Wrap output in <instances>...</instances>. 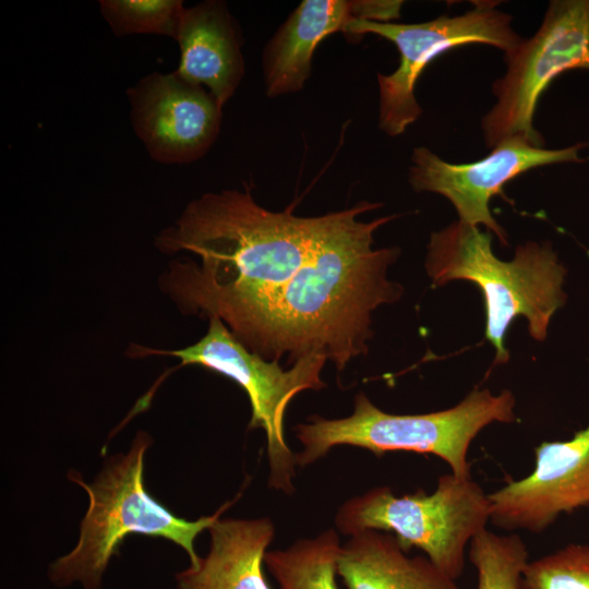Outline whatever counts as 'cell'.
Instances as JSON below:
<instances>
[{
  "label": "cell",
  "instance_id": "11",
  "mask_svg": "<svg viewBox=\"0 0 589 589\" xmlns=\"http://www.w3.org/2000/svg\"><path fill=\"white\" fill-rule=\"evenodd\" d=\"M127 95L133 129L157 163L195 161L219 134L224 106L202 85L176 72L151 73Z\"/></svg>",
  "mask_w": 589,
  "mask_h": 589
},
{
  "label": "cell",
  "instance_id": "2",
  "mask_svg": "<svg viewBox=\"0 0 589 589\" xmlns=\"http://www.w3.org/2000/svg\"><path fill=\"white\" fill-rule=\"evenodd\" d=\"M293 208L268 211L248 187L192 201L157 238L164 252L188 251L200 259L170 265L164 277L168 292L184 311L231 328L300 271L337 217V212L301 217Z\"/></svg>",
  "mask_w": 589,
  "mask_h": 589
},
{
  "label": "cell",
  "instance_id": "19",
  "mask_svg": "<svg viewBox=\"0 0 589 589\" xmlns=\"http://www.w3.org/2000/svg\"><path fill=\"white\" fill-rule=\"evenodd\" d=\"M99 9L117 36L154 34L176 39L185 7L181 0H101Z\"/></svg>",
  "mask_w": 589,
  "mask_h": 589
},
{
  "label": "cell",
  "instance_id": "17",
  "mask_svg": "<svg viewBox=\"0 0 589 589\" xmlns=\"http://www.w3.org/2000/svg\"><path fill=\"white\" fill-rule=\"evenodd\" d=\"M338 533L326 530L312 539H301L285 550L267 551L264 564L279 589H338Z\"/></svg>",
  "mask_w": 589,
  "mask_h": 589
},
{
  "label": "cell",
  "instance_id": "1",
  "mask_svg": "<svg viewBox=\"0 0 589 589\" xmlns=\"http://www.w3.org/2000/svg\"><path fill=\"white\" fill-rule=\"evenodd\" d=\"M378 203L359 202L337 212L336 220L312 257L283 287L252 308L231 333L252 352L277 361L308 356L329 359L342 370L366 351L371 315L394 303L402 287L387 279L398 248L373 249V235L397 215L359 220Z\"/></svg>",
  "mask_w": 589,
  "mask_h": 589
},
{
  "label": "cell",
  "instance_id": "13",
  "mask_svg": "<svg viewBox=\"0 0 589 589\" xmlns=\"http://www.w3.org/2000/svg\"><path fill=\"white\" fill-rule=\"evenodd\" d=\"M402 1L303 0L280 25L263 52L268 97L301 91L311 75L312 59L322 40L345 32L353 21L393 22Z\"/></svg>",
  "mask_w": 589,
  "mask_h": 589
},
{
  "label": "cell",
  "instance_id": "20",
  "mask_svg": "<svg viewBox=\"0 0 589 589\" xmlns=\"http://www.w3.org/2000/svg\"><path fill=\"white\" fill-rule=\"evenodd\" d=\"M520 589H589V545L569 544L528 562Z\"/></svg>",
  "mask_w": 589,
  "mask_h": 589
},
{
  "label": "cell",
  "instance_id": "15",
  "mask_svg": "<svg viewBox=\"0 0 589 589\" xmlns=\"http://www.w3.org/2000/svg\"><path fill=\"white\" fill-rule=\"evenodd\" d=\"M208 530V554L176 576L178 589H271L263 573L275 534L268 518H218Z\"/></svg>",
  "mask_w": 589,
  "mask_h": 589
},
{
  "label": "cell",
  "instance_id": "16",
  "mask_svg": "<svg viewBox=\"0 0 589 589\" xmlns=\"http://www.w3.org/2000/svg\"><path fill=\"white\" fill-rule=\"evenodd\" d=\"M337 575L347 589H458L428 557H410L388 532L363 530L340 548Z\"/></svg>",
  "mask_w": 589,
  "mask_h": 589
},
{
  "label": "cell",
  "instance_id": "14",
  "mask_svg": "<svg viewBox=\"0 0 589 589\" xmlns=\"http://www.w3.org/2000/svg\"><path fill=\"white\" fill-rule=\"evenodd\" d=\"M241 39L226 2L207 0L185 8L176 37L180 62L175 72L206 86L224 106L244 75Z\"/></svg>",
  "mask_w": 589,
  "mask_h": 589
},
{
  "label": "cell",
  "instance_id": "9",
  "mask_svg": "<svg viewBox=\"0 0 589 589\" xmlns=\"http://www.w3.org/2000/svg\"><path fill=\"white\" fill-rule=\"evenodd\" d=\"M506 73L493 84L496 103L482 119L488 147L522 136L543 147L533 127L538 100L550 83L573 69L589 70V0H553L540 28L505 55Z\"/></svg>",
  "mask_w": 589,
  "mask_h": 589
},
{
  "label": "cell",
  "instance_id": "4",
  "mask_svg": "<svg viewBox=\"0 0 589 589\" xmlns=\"http://www.w3.org/2000/svg\"><path fill=\"white\" fill-rule=\"evenodd\" d=\"M515 404L514 395L507 389L493 395L489 389L476 388L458 405L445 410L393 414L359 393L349 417H311L309 422L294 428L303 445L294 455L296 464H313L334 446L350 445L377 456L396 450L432 454L446 461L454 476L468 479L471 476L467 455L472 440L493 422H514Z\"/></svg>",
  "mask_w": 589,
  "mask_h": 589
},
{
  "label": "cell",
  "instance_id": "5",
  "mask_svg": "<svg viewBox=\"0 0 589 589\" xmlns=\"http://www.w3.org/2000/svg\"><path fill=\"white\" fill-rule=\"evenodd\" d=\"M149 445L140 434L131 449L112 460L91 484L77 478L88 494L89 504L82 520L77 544L49 567V579L57 586L74 581L84 589H100L101 577L122 540L131 533L163 537L180 545L196 565L195 538L208 529L229 505L197 520L175 516L155 501L144 485V456Z\"/></svg>",
  "mask_w": 589,
  "mask_h": 589
},
{
  "label": "cell",
  "instance_id": "8",
  "mask_svg": "<svg viewBox=\"0 0 589 589\" xmlns=\"http://www.w3.org/2000/svg\"><path fill=\"white\" fill-rule=\"evenodd\" d=\"M460 15L402 24L353 21L344 32L348 40L374 34L392 41L399 52V64L390 74H377L378 127L389 136L402 134L420 117L422 109L414 86L423 70L444 52L469 44L491 45L509 53L522 40L512 27V16L496 2L478 1Z\"/></svg>",
  "mask_w": 589,
  "mask_h": 589
},
{
  "label": "cell",
  "instance_id": "18",
  "mask_svg": "<svg viewBox=\"0 0 589 589\" xmlns=\"http://www.w3.org/2000/svg\"><path fill=\"white\" fill-rule=\"evenodd\" d=\"M469 560L477 569V589H520L528 551L518 534L484 529L470 541Z\"/></svg>",
  "mask_w": 589,
  "mask_h": 589
},
{
  "label": "cell",
  "instance_id": "10",
  "mask_svg": "<svg viewBox=\"0 0 589 589\" xmlns=\"http://www.w3.org/2000/svg\"><path fill=\"white\" fill-rule=\"evenodd\" d=\"M578 143L566 148L548 149L531 144L522 136H510L497 143L482 159L453 164L440 158L428 147H416L411 155L408 181L418 192H434L446 197L455 207L459 220L483 225L507 244L506 231L490 212L491 199L517 176L530 169L553 164L584 163Z\"/></svg>",
  "mask_w": 589,
  "mask_h": 589
},
{
  "label": "cell",
  "instance_id": "3",
  "mask_svg": "<svg viewBox=\"0 0 589 589\" xmlns=\"http://www.w3.org/2000/svg\"><path fill=\"white\" fill-rule=\"evenodd\" d=\"M425 269L434 286L461 279L481 289L485 338L495 349L494 364L509 359L506 336L516 317H526L531 337L542 341L553 314L567 299L563 290L566 268L549 242L528 241L505 262L493 254L490 231L460 220L432 232Z\"/></svg>",
  "mask_w": 589,
  "mask_h": 589
},
{
  "label": "cell",
  "instance_id": "12",
  "mask_svg": "<svg viewBox=\"0 0 589 589\" xmlns=\"http://www.w3.org/2000/svg\"><path fill=\"white\" fill-rule=\"evenodd\" d=\"M534 455L529 476L488 494L493 525L539 533L560 514L589 505V424L568 441L541 443Z\"/></svg>",
  "mask_w": 589,
  "mask_h": 589
},
{
  "label": "cell",
  "instance_id": "6",
  "mask_svg": "<svg viewBox=\"0 0 589 589\" xmlns=\"http://www.w3.org/2000/svg\"><path fill=\"white\" fill-rule=\"evenodd\" d=\"M490 519L491 502L482 488L449 473L438 478L431 494L419 490L397 496L388 486L371 489L348 500L335 520L347 536L369 529L390 532L406 553L413 546L422 550L456 580L465 567L466 545Z\"/></svg>",
  "mask_w": 589,
  "mask_h": 589
},
{
  "label": "cell",
  "instance_id": "7",
  "mask_svg": "<svg viewBox=\"0 0 589 589\" xmlns=\"http://www.w3.org/2000/svg\"><path fill=\"white\" fill-rule=\"evenodd\" d=\"M154 352L229 377L247 393L252 410L249 428H261L266 433L268 484L291 493L296 458L285 440L286 409L297 394L325 386L321 372L326 358L308 356L284 370L277 361H268L248 349L217 317L209 318L207 333L197 342L179 350Z\"/></svg>",
  "mask_w": 589,
  "mask_h": 589
}]
</instances>
